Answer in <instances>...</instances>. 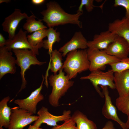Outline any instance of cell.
Instances as JSON below:
<instances>
[{"label":"cell","instance_id":"8992f818","mask_svg":"<svg viewBox=\"0 0 129 129\" xmlns=\"http://www.w3.org/2000/svg\"><path fill=\"white\" fill-rule=\"evenodd\" d=\"M87 56L90 62L89 70L91 71L100 70L106 65L119 61L120 60L107 53L104 50L88 48Z\"/></svg>","mask_w":129,"mask_h":129},{"label":"cell","instance_id":"3957f363","mask_svg":"<svg viewBox=\"0 0 129 129\" xmlns=\"http://www.w3.org/2000/svg\"><path fill=\"white\" fill-rule=\"evenodd\" d=\"M63 70L62 68L58 74L52 75L48 78L49 83L52 87V92L48 97V102L54 107L59 106V99L74 83V81L70 80L68 75H65Z\"/></svg>","mask_w":129,"mask_h":129},{"label":"cell","instance_id":"7a4b0ae2","mask_svg":"<svg viewBox=\"0 0 129 129\" xmlns=\"http://www.w3.org/2000/svg\"><path fill=\"white\" fill-rule=\"evenodd\" d=\"M90 65L87 49L77 50L68 53L62 68L70 80L78 73L89 70Z\"/></svg>","mask_w":129,"mask_h":129},{"label":"cell","instance_id":"277c9868","mask_svg":"<svg viewBox=\"0 0 129 129\" xmlns=\"http://www.w3.org/2000/svg\"><path fill=\"white\" fill-rule=\"evenodd\" d=\"M16 58V64L21 69L20 72L22 80L21 88L17 94L26 87L27 81L25 77V72L32 65H41L46 62H41L36 58V54L32 51L28 49H12Z\"/></svg>","mask_w":129,"mask_h":129},{"label":"cell","instance_id":"52a82bcc","mask_svg":"<svg viewBox=\"0 0 129 129\" xmlns=\"http://www.w3.org/2000/svg\"><path fill=\"white\" fill-rule=\"evenodd\" d=\"M11 109L8 129H23L38 118V116L33 115V114L27 110L18 107H15Z\"/></svg>","mask_w":129,"mask_h":129},{"label":"cell","instance_id":"5bb4252c","mask_svg":"<svg viewBox=\"0 0 129 129\" xmlns=\"http://www.w3.org/2000/svg\"><path fill=\"white\" fill-rule=\"evenodd\" d=\"M108 54L121 60L128 57L129 46L123 38L117 36L113 41L104 50Z\"/></svg>","mask_w":129,"mask_h":129},{"label":"cell","instance_id":"ffe728a7","mask_svg":"<svg viewBox=\"0 0 129 129\" xmlns=\"http://www.w3.org/2000/svg\"><path fill=\"white\" fill-rule=\"evenodd\" d=\"M71 119L76 124L77 129H97L96 124L79 111H75Z\"/></svg>","mask_w":129,"mask_h":129},{"label":"cell","instance_id":"4dcf8cb0","mask_svg":"<svg viewBox=\"0 0 129 129\" xmlns=\"http://www.w3.org/2000/svg\"><path fill=\"white\" fill-rule=\"evenodd\" d=\"M7 40L1 33L0 34V47L5 46L6 45Z\"/></svg>","mask_w":129,"mask_h":129},{"label":"cell","instance_id":"ac0fdd59","mask_svg":"<svg viewBox=\"0 0 129 129\" xmlns=\"http://www.w3.org/2000/svg\"><path fill=\"white\" fill-rule=\"evenodd\" d=\"M114 81L119 97L129 96V70L115 72Z\"/></svg>","mask_w":129,"mask_h":129},{"label":"cell","instance_id":"d590c367","mask_svg":"<svg viewBox=\"0 0 129 129\" xmlns=\"http://www.w3.org/2000/svg\"><path fill=\"white\" fill-rule=\"evenodd\" d=\"M72 129H77L76 126H75L73 127Z\"/></svg>","mask_w":129,"mask_h":129},{"label":"cell","instance_id":"ba28073f","mask_svg":"<svg viewBox=\"0 0 129 129\" xmlns=\"http://www.w3.org/2000/svg\"><path fill=\"white\" fill-rule=\"evenodd\" d=\"M27 32L20 29L18 32L12 39L7 40L5 46L9 51L12 49H25L30 50L37 55L39 54L38 49L42 47L43 43L34 46L28 41L26 34Z\"/></svg>","mask_w":129,"mask_h":129},{"label":"cell","instance_id":"9c48e42d","mask_svg":"<svg viewBox=\"0 0 129 129\" xmlns=\"http://www.w3.org/2000/svg\"><path fill=\"white\" fill-rule=\"evenodd\" d=\"M71 113L70 110H65L62 115L55 116L50 113L47 108L42 107L37 113L38 118L35 121L33 125L40 127L42 124L44 123L48 125L54 126L58 125L57 123L59 122H64L70 119Z\"/></svg>","mask_w":129,"mask_h":129},{"label":"cell","instance_id":"836d02e7","mask_svg":"<svg viewBox=\"0 0 129 129\" xmlns=\"http://www.w3.org/2000/svg\"><path fill=\"white\" fill-rule=\"evenodd\" d=\"M127 119L126 124L128 129H129V114L127 115Z\"/></svg>","mask_w":129,"mask_h":129},{"label":"cell","instance_id":"e0dca14e","mask_svg":"<svg viewBox=\"0 0 129 129\" xmlns=\"http://www.w3.org/2000/svg\"><path fill=\"white\" fill-rule=\"evenodd\" d=\"M108 30L123 38L127 42L129 46V20L125 17L110 23Z\"/></svg>","mask_w":129,"mask_h":129},{"label":"cell","instance_id":"7c38bea8","mask_svg":"<svg viewBox=\"0 0 129 129\" xmlns=\"http://www.w3.org/2000/svg\"><path fill=\"white\" fill-rule=\"evenodd\" d=\"M105 97V102L102 110V115L108 119L117 122L123 129H128L125 123L122 121L118 115L116 107L113 104L110 97L108 87L101 86Z\"/></svg>","mask_w":129,"mask_h":129},{"label":"cell","instance_id":"8fae6325","mask_svg":"<svg viewBox=\"0 0 129 129\" xmlns=\"http://www.w3.org/2000/svg\"><path fill=\"white\" fill-rule=\"evenodd\" d=\"M25 12L22 13L20 10L15 9L10 15L6 17L2 24L3 30L8 33L9 39H12L16 35L15 32L21 21L29 17Z\"/></svg>","mask_w":129,"mask_h":129},{"label":"cell","instance_id":"9a60e30c","mask_svg":"<svg viewBox=\"0 0 129 129\" xmlns=\"http://www.w3.org/2000/svg\"><path fill=\"white\" fill-rule=\"evenodd\" d=\"M87 42L81 31L76 32L71 39L61 47L58 51L62 53V56L64 57L71 51L78 49H86L88 48Z\"/></svg>","mask_w":129,"mask_h":129},{"label":"cell","instance_id":"5b68a950","mask_svg":"<svg viewBox=\"0 0 129 129\" xmlns=\"http://www.w3.org/2000/svg\"><path fill=\"white\" fill-rule=\"evenodd\" d=\"M114 73L111 69L105 72L97 70L91 71L88 75L81 77L80 79L90 80L97 92L101 97L103 98L104 95L98 86H107L113 90L115 89L114 81Z\"/></svg>","mask_w":129,"mask_h":129},{"label":"cell","instance_id":"1f68e13d","mask_svg":"<svg viewBox=\"0 0 129 129\" xmlns=\"http://www.w3.org/2000/svg\"><path fill=\"white\" fill-rule=\"evenodd\" d=\"M45 1L44 0H32L31 2L35 5H39L43 3Z\"/></svg>","mask_w":129,"mask_h":129},{"label":"cell","instance_id":"f1b7e54d","mask_svg":"<svg viewBox=\"0 0 129 129\" xmlns=\"http://www.w3.org/2000/svg\"><path fill=\"white\" fill-rule=\"evenodd\" d=\"M76 126L75 123L70 118L60 125L53 126L50 129H72Z\"/></svg>","mask_w":129,"mask_h":129},{"label":"cell","instance_id":"7402d4cb","mask_svg":"<svg viewBox=\"0 0 129 129\" xmlns=\"http://www.w3.org/2000/svg\"><path fill=\"white\" fill-rule=\"evenodd\" d=\"M60 32H56V29H54L53 27H49L47 29V39L43 40L42 47L48 50V53L50 57L53 51L52 47L54 44L56 42H59L60 40Z\"/></svg>","mask_w":129,"mask_h":129},{"label":"cell","instance_id":"4fadbf2b","mask_svg":"<svg viewBox=\"0 0 129 129\" xmlns=\"http://www.w3.org/2000/svg\"><path fill=\"white\" fill-rule=\"evenodd\" d=\"M12 55L5 46L0 47V80L6 74H14L16 72V59Z\"/></svg>","mask_w":129,"mask_h":129},{"label":"cell","instance_id":"d4e9b609","mask_svg":"<svg viewBox=\"0 0 129 129\" xmlns=\"http://www.w3.org/2000/svg\"><path fill=\"white\" fill-rule=\"evenodd\" d=\"M116 104L119 110L127 115L129 114V96L119 97L116 99Z\"/></svg>","mask_w":129,"mask_h":129},{"label":"cell","instance_id":"30bf717a","mask_svg":"<svg viewBox=\"0 0 129 129\" xmlns=\"http://www.w3.org/2000/svg\"><path fill=\"white\" fill-rule=\"evenodd\" d=\"M42 81L39 87L32 91L26 98L16 100L14 103L18 105L20 108L27 110L33 114H35L38 103L44 98L43 96L41 93L45 80L43 75H42Z\"/></svg>","mask_w":129,"mask_h":129},{"label":"cell","instance_id":"6da1fadb","mask_svg":"<svg viewBox=\"0 0 129 129\" xmlns=\"http://www.w3.org/2000/svg\"><path fill=\"white\" fill-rule=\"evenodd\" d=\"M47 9L40 12L43 16L41 20L45 22L49 27L68 24L77 25L82 28L80 17L83 12L77 11L74 14L66 12L55 1H50L46 4Z\"/></svg>","mask_w":129,"mask_h":129},{"label":"cell","instance_id":"e575fe53","mask_svg":"<svg viewBox=\"0 0 129 129\" xmlns=\"http://www.w3.org/2000/svg\"><path fill=\"white\" fill-rule=\"evenodd\" d=\"M11 0H0V4L5 2L6 3H9L11 1Z\"/></svg>","mask_w":129,"mask_h":129},{"label":"cell","instance_id":"603a6c76","mask_svg":"<svg viewBox=\"0 0 129 129\" xmlns=\"http://www.w3.org/2000/svg\"><path fill=\"white\" fill-rule=\"evenodd\" d=\"M36 17L32 15L27 19L26 22L24 24L23 27L28 33H32L41 29H46L47 27L44 25L41 20L37 21Z\"/></svg>","mask_w":129,"mask_h":129},{"label":"cell","instance_id":"8d00e7d4","mask_svg":"<svg viewBox=\"0 0 129 129\" xmlns=\"http://www.w3.org/2000/svg\"><path fill=\"white\" fill-rule=\"evenodd\" d=\"M0 129H4L2 127L0 128Z\"/></svg>","mask_w":129,"mask_h":129},{"label":"cell","instance_id":"2e32d148","mask_svg":"<svg viewBox=\"0 0 129 129\" xmlns=\"http://www.w3.org/2000/svg\"><path fill=\"white\" fill-rule=\"evenodd\" d=\"M117 36L108 30L102 31L95 35L92 40L88 41V48L105 50Z\"/></svg>","mask_w":129,"mask_h":129},{"label":"cell","instance_id":"cb8c5ba5","mask_svg":"<svg viewBox=\"0 0 129 129\" xmlns=\"http://www.w3.org/2000/svg\"><path fill=\"white\" fill-rule=\"evenodd\" d=\"M47 29H44L35 31L27 36V40L32 45L36 46L42 43L43 39L47 37Z\"/></svg>","mask_w":129,"mask_h":129},{"label":"cell","instance_id":"f546056e","mask_svg":"<svg viewBox=\"0 0 129 129\" xmlns=\"http://www.w3.org/2000/svg\"><path fill=\"white\" fill-rule=\"evenodd\" d=\"M102 129H116L114 124L111 121H109L107 122Z\"/></svg>","mask_w":129,"mask_h":129},{"label":"cell","instance_id":"484cf974","mask_svg":"<svg viewBox=\"0 0 129 129\" xmlns=\"http://www.w3.org/2000/svg\"><path fill=\"white\" fill-rule=\"evenodd\" d=\"M115 72H120L129 70V58L120 60L119 61L109 64Z\"/></svg>","mask_w":129,"mask_h":129},{"label":"cell","instance_id":"44dd1931","mask_svg":"<svg viewBox=\"0 0 129 129\" xmlns=\"http://www.w3.org/2000/svg\"><path fill=\"white\" fill-rule=\"evenodd\" d=\"M10 99L9 96L4 97L0 102V128L4 126L8 128L9 125L11 108L7 103Z\"/></svg>","mask_w":129,"mask_h":129},{"label":"cell","instance_id":"d6986e66","mask_svg":"<svg viewBox=\"0 0 129 129\" xmlns=\"http://www.w3.org/2000/svg\"><path fill=\"white\" fill-rule=\"evenodd\" d=\"M62 53L57 49L53 51L51 53L50 61L44 77L45 82H48L47 78L49 70L55 75L57 74V72L62 68L63 64L62 62Z\"/></svg>","mask_w":129,"mask_h":129},{"label":"cell","instance_id":"4316f807","mask_svg":"<svg viewBox=\"0 0 129 129\" xmlns=\"http://www.w3.org/2000/svg\"><path fill=\"white\" fill-rule=\"evenodd\" d=\"M94 0H81V4L77 11L83 12L82 10L83 6H85L86 11L89 12L91 11L95 7H101L102 5L100 6H95L94 4Z\"/></svg>","mask_w":129,"mask_h":129},{"label":"cell","instance_id":"83f0119b","mask_svg":"<svg viewBox=\"0 0 129 129\" xmlns=\"http://www.w3.org/2000/svg\"><path fill=\"white\" fill-rule=\"evenodd\" d=\"M114 6H121L124 7L126 10L125 16L129 20V0H115Z\"/></svg>","mask_w":129,"mask_h":129},{"label":"cell","instance_id":"d6a6232c","mask_svg":"<svg viewBox=\"0 0 129 129\" xmlns=\"http://www.w3.org/2000/svg\"><path fill=\"white\" fill-rule=\"evenodd\" d=\"M27 129H43L40 127H38L34 125H30L29 127Z\"/></svg>","mask_w":129,"mask_h":129}]
</instances>
